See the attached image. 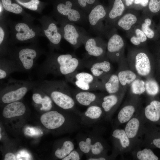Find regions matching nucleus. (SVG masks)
Returning a JSON list of instances; mask_svg holds the SVG:
<instances>
[{"mask_svg":"<svg viewBox=\"0 0 160 160\" xmlns=\"http://www.w3.org/2000/svg\"><path fill=\"white\" fill-rule=\"evenodd\" d=\"M126 1V5L129 6L132 4L134 0H124Z\"/></svg>","mask_w":160,"mask_h":160,"instance_id":"obj_48","label":"nucleus"},{"mask_svg":"<svg viewBox=\"0 0 160 160\" xmlns=\"http://www.w3.org/2000/svg\"><path fill=\"white\" fill-rule=\"evenodd\" d=\"M127 90L125 89L116 94H104L100 105L104 112V118L106 120H111L122 102Z\"/></svg>","mask_w":160,"mask_h":160,"instance_id":"obj_10","label":"nucleus"},{"mask_svg":"<svg viewBox=\"0 0 160 160\" xmlns=\"http://www.w3.org/2000/svg\"><path fill=\"white\" fill-rule=\"evenodd\" d=\"M64 38L75 49L84 44L89 37L84 30L76 25L75 23L68 21L63 28Z\"/></svg>","mask_w":160,"mask_h":160,"instance_id":"obj_9","label":"nucleus"},{"mask_svg":"<svg viewBox=\"0 0 160 160\" xmlns=\"http://www.w3.org/2000/svg\"><path fill=\"white\" fill-rule=\"evenodd\" d=\"M142 105L134 115L125 124L124 129L130 140L133 149L140 147L145 120L142 111Z\"/></svg>","mask_w":160,"mask_h":160,"instance_id":"obj_6","label":"nucleus"},{"mask_svg":"<svg viewBox=\"0 0 160 160\" xmlns=\"http://www.w3.org/2000/svg\"><path fill=\"white\" fill-rule=\"evenodd\" d=\"M135 33L136 36H133L130 39V42L133 45L138 46L147 40V37L142 30L137 28L135 30Z\"/></svg>","mask_w":160,"mask_h":160,"instance_id":"obj_37","label":"nucleus"},{"mask_svg":"<svg viewBox=\"0 0 160 160\" xmlns=\"http://www.w3.org/2000/svg\"><path fill=\"white\" fill-rule=\"evenodd\" d=\"M73 4L70 1H66L65 4L59 3L57 6V10L66 17L68 21L80 23L87 21V15L81 9L74 7Z\"/></svg>","mask_w":160,"mask_h":160,"instance_id":"obj_14","label":"nucleus"},{"mask_svg":"<svg viewBox=\"0 0 160 160\" xmlns=\"http://www.w3.org/2000/svg\"><path fill=\"white\" fill-rule=\"evenodd\" d=\"M151 149L145 147L141 149L140 147L134 148L131 151L133 159L137 160H160Z\"/></svg>","mask_w":160,"mask_h":160,"instance_id":"obj_27","label":"nucleus"},{"mask_svg":"<svg viewBox=\"0 0 160 160\" xmlns=\"http://www.w3.org/2000/svg\"><path fill=\"white\" fill-rule=\"evenodd\" d=\"M107 13L101 5H97L91 9L87 15V20L92 30L96 34L102 31L101 22Z\"/></svg>","mask_w":160,"mask_h":160,"instance_id":"obj_19","label":"nucleus"},{"mask_svg":"<svg viewBox=\"0 0 160 160\" xmlns=\"http://www.w3.org/2000/svg\"><path fill=\"white\" fill-rule=\"evenodd\" d=\"M107 44L99 36H89L84 45L87 55L97 58L106 56Z\"/></svg>","mask_w":160,"mask_h":160,"instance_id":"obj_18","label":"nucleus"},{"mask_svg":"<svg viewBox=\"0 0 160 160\" xmlns=\"http://www.w3.org/2000/svg\"><path fill=\"white\" fill-rule=\"evenodd\" d=\"M144 23L146 24L151 25V20L150 19L147 18L145 20Z\"/></svg>","mask_w":160,"mask_h":160,"instance_id":"obj_47","label":"nucleus"},{"mask_svg":"<svg viewBox=\"0 0 160 160\" xmlns=\"http://www.w3.org/2000/svg\"><path fill=\"white\" fill-rule=\"evenodd\" d=\"M16 0L18 3L23 7L33 11L37 9L38 5L39 3V0H31L30 1L27 2H22L19 0Z\"/></svg>","mask_w":160,"mask_h":160,"instance_id":"obj_38","label":"nucleus"},{"mask_svg":"<svg viewBox=\"0 0 160 160\" xmlns=\"http://www.w3.org/2000/svg\"><path fill=\"white\" fill-rule=\"evenodd\" d=\"M40 120L47 128L54 129L63 126L65 122L66 118L62 114L53 110L43 114L41 117Z\"/></svg>","mask_w":160,"mask_h":160,"instance_id":"obj_21","label":"nucleus"},{"mask_svg":"<svg viewBox=\"0 0 160 160\" xmlns=\"http://www.w3.org/2000/svg\"><path fill=\"white\" fill-rule=\"evenodd\" d=\"M126 59L130 69L139 77L145 79L151 77L153 63L149 55L145 51H134Z\"/></svg>","mask_w":160,"mask_h":160,"instance_id":"obj_4","label":"nucleus"},{"mask_svg":"<svg viewBox=\"0 0 160 160\" xmlns=\"http://www.w3.org/2000/svg\"><path fill=\"white\" fill-rule=\"evenodd\" d=\"M34 92L32 97V100L35 104L41 105V110L49 111L52 108L53 103L52 100L47 94L42 96L43 91L37 86L33 89Z\"/></svg>","mask_w":160,"mask_h":160,"instance_id":"obj_25","label":"nucleus"},{"mask_svg":"<svg viewBox=\"0 0 160 160\" xmlns=\"http://www.w3.org/2000/svg\"><path fill=\"white\" fill-rule=\"evenodd\" d=\"M37 87L47 94L57 106L81 116L82 113L76 108V103L73 97L71 88L65 81H39Z\"/></svg>","mask_w":160,"mask_h":160,"instance_id":"obj_2","label":"nucleus"},{"mask_svg":"<svg viewBox=\"0 0 160 160\" xmlns=\"http://www.w3.org/2000/svg\"><path fill=\"white\" fill-rule=\"evenodd\" d=\"M104 113L100 105L90 106L80 116L81 124L87 126L94 124L104 118Z\"/></svg>","mask_w":160,"mask_h":160,"instance_id":"obj_22","label":"nucleus"},{"mask_svg":"<svg viewBox=\"0 0 160 160\" xmlns=\"http://www.w3.org/2000/svg\"><path fill=\"white\" fill-rule=\"evenodd\" d=\"M14 72H18L15 62L11 59H1L0 62V79H6Z\"/></svg>","mask_w":160,"mask_h":160,"instance_id":"obj_28","label":"nucleus"},{"mask_svg":"<svg viewBox=\"0 0 160 160\" xmlns=\"http://www.w3.org/2000/svg\"><path fill=\"white\" fill-rule=\"evenodd\" d=\"M148 7L152 12H158L160 10V0H150Z\"/></svg>","mask_w":160,"mask_h":160,"instance_id":"obj_41","label":"nucleus"},{"mask_svg":"<svg viewBox=\"0 0 160 160\" xmlns=\"http://www.w3.org/2000/svg\"><path fill=\"white\" fill-rule=\"evenodd\" d=\"M15 29L17 32L16 37L18 40L24 41L31 39L35 36V33L32 29H30L26 24L20 23L17 24Z\"/></svg>","mask_w":160,"mask_h":160,"instance_id":"obj_29","label":"nucleus"},{"mask_svg":"<svg viewBox=\"0 0 160 160\" xmlns=\"http://www.w3.org/2000/svg\"><path fill=\"white\" fill-rule=\"evenodd\" d=\"M39 81L20 80L9 78L1 87V102L8 104L21 100L30 89L36 87Z\"/></svg>","mask_w":160,"mask_h":160,"instance_id":"obj_3","label":"nucleus"},{"mask_svg":"<svg viewBox=\"0 0 160 160\" xmlns=\"http://www.w3.org/2000/svg\"><path fill=\"white\" fill-rule=\"evenodd\" d=\"M78 3L81 10L87 15L89 12L87 7L88 5H92L95 2V0H77Z\"/></svg>","mask_w":160,"mask_h":160,"instance_id":"obj_40","label":"nucleus"},{"mask_svg":"<svg viewBox=\"0 0 160 160\" xmlns=\"http://www.w3.org/2000/svg\"><path fill=\"white\" fill-rule=\"evenodd\" d=\"M145 121L160 126V100L154 97L149 98L145 106L142 107Z\"/></svg>","mask_w":160,"mask_h":160,"instance_id":"obj_17","label":"nucleus"},{"mask_svg":"<svg viewBox=\"0 0 160 160\" xmlns=\"http://www.w3.org/2000/svg\"><path fill=\"white\" fill-rule=\"evenodd\" d=\"M4 160H16L15 155L12 153H8L5 155Z\"/></svg>","mask_w":160,"mask_h":160,"instance_id":"obj_44","label":"nucleus"},{"mask_svg":"<svg viewBox=\"0 0 160 160\" xmlns=\"http://www.w3.org/2000/svg\"><path fill=\"white\" fill-rule=\"evenodd\" d=\"M4 36V31L0 27V44L1 45L3 42Z\"/></svg>","mask_w":160,"mask_h":160,"instance_id":"obj_46","label":"nucleus"},{"mask_svg":"<svg viewBox=\"0 0 160 160\" xmlns=\"http://www.w3.org/2000/svg\"><path fill=\"white\" fill-rule=\"evenodd\" d=\"M37 56V52L34 49L25 48L19 51L17 57L11 60L15 64L18 72H27L34 67Z\"/></svg>","mask_w":160,"mask_h":160,"instance_id":"obj_11","label":"nucleus"},{"mask_svg":"<svg viewBox=\"0 0 160 160\" xmlns=\"http://www.w3.org/2000/svg\"><path fill=\"white\" fill-rule=\"evenodd\" d=\"M137 20L136 17L131 13L126 14L121 18L117 23V25L125 30H128L132 25L135 24Z\"/></svg>","mask_w":160,"mask_h":160,"instance_id":"obj_34","label":"nucleus"},{"mask_svg":"<svg viewBox=\"0 0 160 160\" xmlns=\"http://www.w3.org/2000/svg\"><path fill=\"white\" fill-rule=\"evenodd\" d=\"M112 156L108 154L100 155L99 156L87 157V160H106L115 159Z\"/></svg>","mask_w":160,"mask_h":160,"instance_id":"obj_43","label":"nucleus"},{"mask_svg":"<svg viewBox=\"0 0 160 160\" xmlns=\"http://www.w3.org/2000/svg\"><path fill=\"white\" fill-rule=\"evenodd\" d=\"M2 11V5L0 3V12L1 13Z\"/></svg>","mask_w":160,"mask_h":160,"instance_id":"obj_49","label":"nucleus"},{"mask_svg":"<svg viewBox=\"0 0 160 160\" xmlns=\"http://www.w3.org/2000/svg\"><path fill=\"white\" fill-rule=\"evenodd\" d=\"M128 95L140 96L145 93V81L138 77L129 87Z\"/></svg>","mask_w":160,"mask_h":160,"instance_id":"obj_31","label":"nucleus"},{"mask_svg":"<svg viewBox=\"0 0 160 160\" xmlns=\"http://www.w3.org/2000/svg\"><path fill=\"white\" fill-rule=\"evenodd\" d=\"M84 60L73 53L53 55L40 65L37 71L38 76L41 79L50 74L65 76L84 68Z\"/></svg>","mask_w":160,"mask_h":160,"instance_id":"obj_1","label":"nucleus"},{"mask_svg":"<svg viewBox=\"0 0 160 160\" xmlns=\"http://www.w3.org/2000/svg\"><path fill=\"white\" fill-rule=\"evenodd\" d=\"M124 46L123 40L119 35L115 34L110 38L107 44L106 55L111 62L118 63L124 57L123 54Z\"/></svg>","mask_w":160,"mask_h":160,"instance_id":"obj_15","label":"nucleus"},{"mask_svg":"<svg viewBox=\"0 0 160 160\" xmlns=\"http://www.w3.org/2000/svg\"><path fill=\"white\" fill-rule=\"evenodd\" d=\"M73 97L76 103L84 106L100 105L102 98L104 94L84 91L79 89L71 88Z\"/></svg>","mask_w":160,"mask_h":160,"instance_id":"obj_16","label":"nucleus"},{"mask_svg":"<svg viewBox=\"0 0 160 160\" xmlns=\"http://www.w3.org/2000/svg\"><path fill=\"white\" fill-rule=\"evenodd\" d=\"M106 56L85 60L84 68L88 69L95 77L100 80L103 76L113 73V67Z\"/></svg>","mask_w":160,"mask_h":160,"instance_id":"obj_12","label":"nucleus"},{"mask_svg":"<svg viewBox=\"0 0 160 160\" xmlns=\"http://www.w3.org/2000/svg\"><path fill=\"white\" fill-rule=\"evenodd\" d=\"M105 91L108 94L119 92L125 89L121 85L116 73H113L106 75L100 79Z\"/></svg>","mask_w":160,"mask_h":160,"instance_id":"obj_24","label":"nucleus"},{"mask_svg":"<svg viewBox=\"0 0 160 160\" xmlns=\"http://www.w3.org/2000/svg\"><path fill=\"white\" fill-rule=\"evenodd\" d=\"M65 77L67 82L72 84L79 89L90 91H105L101 80L91 73L76 71Z\"/></svg>","mask_w":160,"mask_h":160,"instance_id":"obj_5","label":"nucleus"},{"mask_svg":"<svg viewBox=\"0 0 160 160\" xmlns=\"http://www.w3.org/2000/svg\"><path fill=\"white\" fill-rule=\"evenodd\" d=\"M74 149V145L73 141L67 140L63 143L60 148L56 150L55 155L58 159H62Z\"/></svg>","mask_w":160,"mask_h":160,"instance_id":"obj_33","label":"nucleus"},{"mask_svg":"<svg viewBox=\"0 0 160 160\" xmlns=\"http://www.w3.org/2000/svg\"><path fill=\"white\" fill-rule=\"evenodd\" d=\"M140 97L128 95V98L121 106L116 116L115 124L117 127L125 124L134 115L142 105Z\"/></svg>","mask_w":160,"mask_h":160,"instance_id":"obj_7","label":"nucleus"},{"mask_svg":"<svg viewBox=\"0 0 160 160\" xmlns=\"http://www.w3.org/2000/svg\"><path fill=\"white\" fill-rule=\"evenodd\" d=\"M159 64H160V59H159Z\"/></svg>","mask_w":160,"mask_h":160,"instance_id":"obj_51","label":"nucleus"},{"mask_svg":"<svg viewBox=\"0 0 160 160\" xmlns=\"http://www.w3.org/2000/svg\"><path fill=\"white\" fill-rule=\"evenodd\" d=\"M150 25L146 24L144 23L141 25V29L146 36L149 39L153 38L154 36V31L150 28Z\"/></svg>","mask_w":160,"mask_h":160,"instance_id":"obj_42","label":"nucleus"},{"mask_svg":"<svg viewBox=\"0 0 160 160\" xmlns=\"http://www.w3.org/2000/svg\"><path fill=\"white\" fill-rule=\"evenodd\" d=\"M26 107L22 102L17 101L8 103L4 108L2 115L7 118H9L23 115L25 112Z\"/></svg>","mask_w":160,"mask_h":160,"instance_id":"obj_26","label":"nucleus"},{"mask_svg":"<svg viewBox=\"0 0 160 160\" xmlns=\"http://www.w3.org/2000/svg\"><path fill=\"white\" fill-rule=\"evenodd\" d=\"M145 81V93L149 98L154 97L159 92L158 84L152 77L146 79Z\"/></svg>","mask_w":160,"mask_h":160,"instance_id":"obj_32","label":"nucleus"},{"mask_svg":"<svg viewBox=\"0 0 160 160\" xmlns=\"http://www.w3.org/2000/svg\"><path fill=\"white\" fill-rule=\"evenodd\" d=\"M118 64V68L116 73L123 87L128 89L132 82L139 77L130 69L125 57Z\"/></svg>","mask_w":160,"mask_h":160,"instance_id":"obj_20","label":"nucleus"},{"mask_svg":"<svg viewBox=\"0 0 160 160\" xmlns=\"http://www.w3.org/2000/svg\"><path fill=\"white\" fill-rule=\"evenodd\" d=\"M111 138L113 145L111 155L115 159L119 155L131 152L133 149L132 143L124 129L114 128L111 133Z\"/></svg>","mask_w":160,"mask_h":160,"instance_id":"obj_8","label":"nucleus"},{"mask_svg":"<svg viewBox=\"0 0 160 160\" xmlns=\"http://www.w3.org/2000/svg\"><path fill=\"white\" fill-rule=\"evenodd\" d=\"M3 7L7 11L15 14H19L23 10L22 8L18 4L11 3V0H1Z\"/></svg>","mask_w":160,"mask_h":160,"instance_id":"obj_36","label":"nucleus"},{"mask_svg":"<svg viewBox=\"0 0 160 160\" xmlns=\"http://www.w3.org/2000/svg\"><path fill=\"white\" fill-rule=\"evenodd\" d=\"M124 9L121 0H115L112 7L108 13V18L111 20L116 19L122 14Z\"/></svg>","mask_w":160,"mask_h":160,"instance_id":"obj_35","label":"nucleus"},{"mask_svg":"<svg viewBox=\"0 0 160 160\" xmlns=\"http://www.w3.org/2000/svg\"><path fill=\"white\" fill-rule=\"evenodd\" d=\"M83 153L78 149H74L62 160H79L81 159Z\"/></svg>","mask_w":160,"mask_h":160,"instance_id":"obj_39","label":"nucleus"},{"mask_svg":"<svg viewBox=\"0 0 160 160\" xmlns=\"http://www.w3.org/2000/svg\"><path fill=\"white\" fill-rule=\"evenodd\" d=\"M0 131H1V127L0 128Z\"/></svg>","mask_w":160,"mask_h":160,"instance_id":"obj_52","label":"nucleus"},{"mask_svg":"<svg viewBox=\"0 0 160 160\" xmlns=\"http://www.w3.org/2000/svg\"><path fill=\"white\" fill-rule=\"evenodd\" d=\"M1 134L0 133V139H1Z\"/></svg>","mask_w":160,"mask_h":160,"instance_id":"obj_50","label":"nucleus"},{"mask_svg":"<svg viewBox=\"0 0 160 160\" xmlns=\"http://www.w3.org/2000/svg\"><path fill=\"white\" fill-rule=\"evenodd\" d=\"M141 146L160 149V126L145 122L141 138Z\"/></svg>","mask_w":160,"mask_h":160,"instance_id":"obj_13","label":"nucleus"},{"mask_svg":"<svg viewBox=\"0 0 160 160\" xmlns=\"http://www.w3.org/2000/svg\"><path fill=\"white\" fill-rule=\"evenodd\" d=\"M149 0H135V4H140L143 7H146L148 4Z\"/></svg>","mask_w":160,"mask_h":160,"instance_id":"obj_45","label":"nucleus"},{"mask_svg":"<svg viewBox=\"0 0 160 160\" xmlns=\"http://www.w3.org/2000/svg\"><path fill=\"white\" fill-rule=\"evenodd\" d=\"M44 33L50 42L53 44L57 45L60 42L62 36L58 31L56 25L51 23L47 30H44Z\"/></svg>","mask_w":160,"mask_h":160,"instance_id":"obj_30","label":"nucleus"},{"mask_svg":"<svg viewBox=\"0 0 160 160\" xmlns=\"http://www.w3.org/2000/svg\"><path fill=\"white\" fill-rule=\"evenodd\" d=\"M102 129H98L83 135L78 140V149L87 157L89 155L91 150L95 142L100 136Z\"/></svg>","mask_w":160,"mask_h":160,"instance_id":"obj_23","label":"nucleus"}]
</instances>
